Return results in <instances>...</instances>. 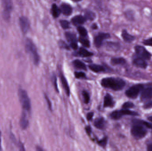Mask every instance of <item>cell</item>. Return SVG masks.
<instances>
[{"label": "cell", "instance_id": "cell-1", "mask_svg": "<svg viewBox=\"0 0 152 151\" xmlns=\"http://www.w3.org/2000/svg\"><path fill=\"white\" fill-rule=\"evenodd\" d=\"M101 85L104 87L118 91L123 89L126 85V82L120 78L109 77L102 79Z\"/></svg>", "mask_w": 152, "mask_h": 151}, {"label": "cell", "instance_id": "cell-2", "mask_svg": "<svg viewBox=\"0 0 152 151\" xmlns=\"http://www.w3.org/2000/svg\"><path fill=\"white\" fill-rule=\"evenodd\" d=\"M26 49L32 57L34 64L38 65L40 62V56L37 52L36 47L30 39H27L26 40Z\"/></svg>", "mask_w": 152, "mask_h": 151}, {"label": "cell", "instance_id": "cell-3", "mask_svg": "<svg viewBox=\"0 0 152 151\" xmlns=\"http://www.w3.org/2000/svg\"><path fill=\"white\" fill-rule=\"evenodd\" d=\"M18 95L20 103L24 111H29L31 108V102L26 91L20 89L19 90Z\"/></svg>", "mask_w": 152, "mask_h": 151}, {"label": "cell", "instance_id": "cell-4", "mask_svg": "<svg viewBox=\"0 0 152 151\" xmlns=\"http://www.w3.org/2000/svg\"><path fill=\"white\" fill-rule=\"evenodd\" d=\"M131 132L134 137L137 139H140L145 137L147 134V131L142 124L138 123L132 127Z\"/></svg>", "mask_w": 152, "mask_h": 151}, {"label": "cell", "instance_id": "cell-5", "mask_svg": "<svg viewBox=\"0 0 152 151\" xmlns=\"http://www.w3.org/2000/svg\"><path fill=\"white\" fill-rule=\"evenodd\" d=\"M3 7V17L6 21H9L10 18L11 13L12 9V0H1Z\"/></svg>", "mask_w": 152, "mask_h": 151}, {"label": "cell", "instance_id": "cell-6", "mask_svg": "<svg viewBox=\"0 0 152 151\" xmlns=\"http://www.w3.org/2000/svg\"><path fill=\"white\" fill-rule=\"evenodd\" d=\"M144 87V86L142 84H137L130 87L126 91V95L127 96L131 98H136L139 93Z\"/></svg>", "mask_w": 152, "mask_h": 151}, {"label": "cell", "instance_id": "cell-7", "mask_svg": "<svg viewBox=\"0 0 152 151\" xmlns=\"http://www.w3.org/2000/svg\"><path fill=\"white\" fill-rule=\"evenodd\" d=\"M124 115H132L137 116L138 113L136 112L129 111L127 109H124L120 111H114L110 114L112 118L114 120H118L121 118Z\"/></svg>", "mask_w": 152, "mask_h": 151}, {"label": "cell", "instance_id": "cell-8", "mask_svg": "<svg viewBox=\"0 0 152 151\" xmlns=\"http://www.w3.org/2000/svg\"><path fill=\"white\" fill-rule=\"evenodd\" d=\"M136 54L145 60H150L151 58L152 54L143 46L136 45L134 47Z\"/></svg>", "mask_w": 152, "mask_h": 151}, {"label": "cell", "instance_id": "cell-9", "mask_svg": "<svg viewBox=\"0 0 152 151\" xmlns=\"http://www.w3.org/2000/svg\"><path fill=\"white\" fill-rule=\"evenodd\" d=\"M110 37V35L108 33H99L94 38V43L97 48H99L102 45L104 41Z\"/></svg>", "mask_w": 152, "mask_h": 151}, {"label": "cell", "instance_id": "cell-10", "mask_svg": "<svg viewBox=\"0 0 152 151\" xmlns=\"http://www.w3.org/2000/svg\"><path fill=\"white\" fill-rule=\"evenodd\" d=\"M19 25L22 33H27L30 28V23L27 18L24 16L20 17L19 18Z\"/></svg>", "mask_w": 152, "mask_h": 151}, {"label": "cell", "instance_id": "cell-11", "mask_svg": "<svg viewBox=\"0 0 152 151\" xmlns=\"http://www.w3.org/2000/svg\"><path fill=\"white\" fill-rule=\"evenodd\" d=\"M65 36L68 41L70 43V47L74 50H77L78 48L77 38L75 34L71 32H66Z\"/></svg>", "mask_w": 152, "mask_h": 151}, {"label": "cell", "instance_id": "cell-12", "mask_svg": "<svg viewBox=\"0 0 152 151\" xmlns=\"http://www.w3.org/2000/svg\"><path fill=\"white\" fill-rule=\"evenodd\" d=\"M133 62L136 66L143 69H145L148 65L145 59L138 56L134 57Z\"/></svg>", "mask_w": 152, "mask_h": 151}, {"label": "cell", "instance_id": "cell-13", "mask_svg": "<svg viewBox=\"0 0 152 151\" xmlns=\"http://www.w3.org/2000/svg\"><path fill=\"white\" fill-rule=\"evenodd\" d=\"M121 37L124 41L127 43H131L135 40L136 37L130 34L126 29H123L121 32Z\"/></svg>", "mask_w": 152, "mask_h": 151}, {"label": "cell", "instance_id": "cell-14", "mask_svg": "<svg viewBox=\"0 0 152 151\" xmlns=\"http://www.w3.org/2000/svg\"><path fill=\"white\" fill-rule=\"evenodd\" d=\"M152 98V88L147 87L143 89L141 95V100L142 101H146Z\"/></svg>", "mask_w": 152, "mask_h": 151}, {"label": "cell", "instance_id": "cell-15", "mask_svg": "<svg viewBox=\"0 0 152 151\" xmlns=\"http://www.w3.org/2000/svg\"><path fill=\"white\" fill-rule=\"evenodd\" d=\"M60 9L61 12L66 16H70L73 12L72 7L68 4H62Z\"/></svg>", "mask_w": 152, "mask_h": 151}, {"label": "cell", "instance_id": "cell-16", "mask_svg": "<svg viewBox=\"0 0 152 151\" xmlns=\"http://www.w3.org/2000/svg\"><path fill=\"white\" fill-rule=\"evenodd\" d=\"M86 19L81 15H77L72 18L71 22L75 26H80L86 22Z\"/></svg>", "mask_w": 152, "mask_h": 151}, {"label": "cell", "instance_id": "cell-17", "mask_svg": "<svg viewBox=\"0 0 152 151\" xmlns=\"http://www.w3.org/2000/svg\"><path fill=\"white\" fill-rule=\"evenodd\" d=\"M60 77L61 80L62 86H63V88L65 90V92H66V94L68 96H69L70 93V89H69L67 81L66 78H65V76L61 73L60 74Z\"/></svg>", "mask_w": 152, "mask_h": 151}, {"label": "cell", "instance_id": "cell-18", "mask_svg": "<svg viewBox=\"0 0 152 151\" xmlns=\"http://www.w3.org/2000/svg\"><path fill=\"white\" fill-rule=\"evenodd\" d=\"M114 105V102L112 97L110 94H106L104 96V107L105 108L113 107Z\"/></svg>", "mask_w": 152, "mask_h": 151}, {"label": "cell", "instance_id": "cell-19", "mask_svg": "<svg viewBox=\"0 0 152 151\" xmlns=\"http://www.w3.org/2000/svg\"><path fill=\"white\" fill-rule=\"evenodd\" d=\"M94 125L96 128L103 129L105 127L106 122L103 118L100 117V118H97L95 120Z\"/></svg>", "mask_w": 152, "mask_h": 151}, {"label": "cell", "instance_id": "cell-20", "mask_svg": "<svg viewBox=\"0 0 152 151\" xmlns=\"http://www.w3.org/2000/svg\"><path fill=\"white\" fill-rule=\"evenodd\" d=\"M20 124V126L23 129H26L28 127L29 122L25 112H23L21 114Z\"/></svg>", "mask_w": 152, "mask_h": 151}, {"label": "cell", "instance_id": "cell-21", "mask_svg": "<svg viewBox=\"0 0 152 151\" xmlns=\"http://www.w3.org/2000/svg\"><path fill=\"white\" fill-rule=\"evenodd\" d=\"M125 17L128 21L134 22L135 20V15L134 10L130 9L126 10L124 12Z\"/></svg>", "mask_w": 152, "mask_h": 151}, {"label": "cell", "instance_id": "cell-22", "mask_svg": "<svg viewBox=\"0 0 152 151\" xmlns=\"http://www.w3.org/2000/svg\"><path fill=\"white\" fill-rule=\"evenodd\" d=\"M88 67L91 71L95 73L102 72L105 71V69L103 66L100 65L95 64L89 65L88 66Z\"/></svg>", "mask_w": 152, "mask_h": 151}, {"label": "cell", "instance_id": "cell-23", "mask_svg": "<svg viewBox=\"0 0 152 151\" xmlns=\"http://www.w3.org/2000/svg\"><path fill=\"white\" fill-rule=\"evenodd\" d=\"M111 63L113 65H123L126 63V60L124 58H113L111 60Z\"/></svg>", "mask_w": 152, "mask_h": 151}, {"label": "cell", "instance_id": "cell-24", "mask_svg": "<svg viewBox=\"0 0 152 151\" xmlns=\"http://www.w3.org/2000/svg\"><path fill=\"white\" fill-rule=\"evenodd\" d=\"M78 54L80 56L83 57H88L94 55L93 53L87 50L86 49L83 48H80L78 51Z\"/></svg>", "mask_w": 152, "mask_h": 151}, {"label": "cell", "instance_id": "cell-25", "mask_svg": "<svg viewBox=\"0 0 152 151\" xmlns=\"http://www.w3.org/2000/svg\"><path fill=\"white\" fill-rule=\"evenodd\" d=\"M51 12L53 16L54 17L57 18L60 15L61 11L60 9L55 4H53L52 6Z\"/></svg>", "mask_w": 152, "mask_h": 151}, {"label": "cell", "instance_id": "cell-26", "mask_svg": "<svg viewBox=\"0 0 152 151\" xmlns=\"http://www.w3.org/2000/svg\"><path fill=\"white\" fill-rule=\"evenodd\" d=\"M73 64L74 66L78 69H82V70H86V64L78 60V59H76L73 61Z\"/></svg>", "mask_w": 152, "mask_h": 151}, {"label": "cell", "instance_id": "cell-27", "mask_svg": "<svg viewBox=\"0 0 152 151\" xmlns=\"http://www.w3.org/2000/svg\"><path fill=\"white\" fill-rule=\"evenodd\" d=\"M85 18L87 20H93L96 17L95 14L90 11H86L85 13Z\"/></svg>", "mask_w": 152, "mask_h": 151}, {"label": "cell", "instance_id": "cell-28", "mask_svg": "<svg viewBox=\"0 0 152 151\" xmlns=\"http://www.w3.org/2000/svg\"><path fill=\"white\" fill-rule=\"evenodd\" d=\"M79 41L84 47L86 48H89L90 47V42L85 37L82 36L79 37Z\"/></svg>", "mask_w": 152, "mask_h": 151}, {"label": "cell", "instance_id": "cell-29", "mask_svg": "<svg viewBox=\"0 0 152 151\" xmlns=\"http://www.w3.org/2000/svg\"><path fill=\"white\" fill-rule=\"evenodd\" d=\"M77 30L78 32L80 35V36H82V37H85L87 35V31L83 27L79 26L77 28Z\"/></svg>", "mask_w": 152, "mask_h": 151}, {"label": "cell", "instance_id": "cell-30", "mask_svg": "<svg viewBox=\"0 0 152 151\" xmlns=\"http://www.w3.org/2000/svg\"><path fill=\"white\" fill-rule=\"evenodd\" d=\"M108 47L109 48H111L113 50H117L120 47L119 43L117 42H108L107 43Z\"/></svg>", "mask_w": 152, "mask_h": 151}, {"label": "cell", "instance_id": "cell-31", "mask_svg": "<svg viewBox=\"0 0 152 151\" xmlns=\"http://www.w3.org/2000/svg\"><path fill=\"white\" fill-rule=\"evenodd\" d=\"M61 25V27L64 29H68L70 27V23L66 20H61L60 21Z\"/></svg>", "mask_w": 152, "mask_h": 151}, {"label": "cell", "instance_id": "cell-32", "mask_svg": "<svg viewBox=\"0 0 152 151\" xmlns=\"http://www.w3.org/2000/svg\"><path fill=\"white\" fill-rule=\"evenodd\" d=\"M83 97H84V102L85 103L88 104L90 101V96L89 94L87 91H83L82 92Z\"/></svg>", "mask_w": 152, "mask_h": 151}, {"label": "cell", "instance_id": "cell-33", "mask_svg": "<svg viewBox=\"0 0 152 151\" xmlns=\"http://www.w3.org/2000/svg\"><path fill=\"white\" fill-rule=\"evenodd\" d=\"M142 43L145 46L152 47V37H150L148 39H144L142 41Z\"/></svg>", "mask_w": 152, "mask_h": 151}, {"label": "cell", "instance_id": "cell-34", "mask_svg": "<svg viewBox=\"0 0 152 151\" xmlns=\"http://www.w3.org/2000/svg\"><path fill=\"white\" fill-rule=\"evenodd\" d=\"M107 142H108V138L107 137H104L102 139V140L98 142V144L100 146L104 148L106 146L107 144Z\"/></svg>", "mask_w": 152, "mask_h": 151}, {"label": "cell", "instance_id": "cell-35", "mask_svg": "<svg viewBox=\"0 0 152 151\" xmlns=\"http://www.w3.org/2000/svg\"><path fill=\"white\" fill-rule=\"evenodd\" d=\"M75 76L77 79H85L86 78V75L83 72H75Z\"/></svg>", "mask_w": 152, "mask_h": 151}, {"label": "cell", "instance_id": "cell-36", "mask_svg": "<svg viewBox=\"0 0 152 151\" xmlns=\"http://www.w3.org/2000/svg\"><path fill=\"white\" fill-rule=\"evenodd\" d=\"M134 106V105L131 102L125 103L122 105V108L124 109H128L129 108H133Z\"/></svg>", "mask_w": 152, "mask_h": 151}, {"label": "cell", "instance_id": "cell-37", "mask_svg": "<svg viewBox=\"0 0 152 151\" xmlns=\"http://www.w3.org/2000/svg\"><path fill=\"white\" fill-rule=\"evenodd\" d=\"M137 123L142 124V125H144V126H145L149 128L152 129V124H151V123L145 122V121H137Z\"/></svg>", "mask_w": 152, "mask_h": 151}, {"label": "cell", "instance_id": "cell-38", "mask_svg": "<svg viewBox=\"0 0 152 151\" xmlns=\"http://www.w3.org/2000/svg\"><path fill=\"white\" fill-rule=\"evenodd\" d=\"M53 85H54L55 90H56L57 92H58L59 90L58 89V84H57V78H56V75H53Z\"/></svg>", "mask_w": 152, "mask_h": 151}, {"label": "cell", "instance_id": "cell-39", "mask_svg": "<svg viewBox=\"0 0 152 151\" xmlns=\"http://www.w3.org/2000/svg\"><path fill=\"white\" fill-rule=\"evenodd\" d=\"M59 46L62 48H64L65 49H69L68 46V45L65 43V42L63 41H59Z\"/></svg>", "mask_w": 152, "mask_h": 151}, {"label": "cell", "instance_id": "cell-40", "mask_svg": "<svg viewBox=\"0 0 152 151\" xmlns=\"http://www.w3.org/2000/svg\"><path fill=\"white\" fill-rule=\"evenodd\" d=\"M143 107L146 109L152 108V101L147 102L144 105Z\"/></svg>", "mask_w": 152, "mask_h": 151}, {"label": "cell", "instance_id": "cell-41", "mask_svg": "<svg viewBox=\"0 0 152 151\" xmlns=\"http://www.w3.org/2000/svg\"><path fill=\"white\" fill-rule=\"evenodd\" d=\"M45 100H46V102H47V104L48 105V107H49V109L50 110H52V104L51 103L50 101V99H49V98L46 95H45Z\"/></svg>", "mask_w": 152, "mask_h": 151}, {"label": "cell", "instance_id": "cell-42", "mask_svg": "<svg viewBox=\"0 0 152 151\" xmlns=\"http://www.w3.org/2000/svg\"><path fill=\"white\" fill-rule=\"evenodd\" d=\"M94 113L93 112L88 113L87 115V118L88 121H91L93 119L94 116Z\"/></svg>", "mask_w": 152, "mask_h": 151}, {"label": "cell", "instance_id": "cell-43", "mask_svg": "<svg viewBox=\"0 0 152 151\" xmlns=\"http://www.w3.org/2000/svg\"><path fill=\"white\" fill-rule=\"evenodd\" d=\"M86 131L88 134L90 135L91 133V127H90V126H88L86 127Z\"/></svg>", "mask_w": 152, "mask_h": 151}, {"label": "cell", "instance_id": "cell-44", "mask_svg": "<svg viewBox=\"0 0 152 151\" xmlns=\"http://www.w3.org/2000/svg\"><path fill=\"white\" fill-rule=\"evenodd\" d=\"M92 29H94V30H96V29H97V28H98V27H97V25L96 24H94L92 26Z\"/></svg>", "mask_w": 152, "mask_h": 151}, {"label": "cell", "instance_id": "cell-45", "mask_svg": "<svg viewBox=\"0 0 152 151\" xmlns=\"http://www.w3.org/2000/svg\"><path fill=\"white\" fill-rule=\"evenodd\" d=\"M1 150V133L0 130V150Z\"/></svg>", "mask_w": 152, "mask_h": 151}, {"label": "cell", "instance_id": "cell-46", "mask_svg": "<svg viewBox=\"0 0 152 151\" xmlns=\"http://www.w3.org/2000/svg\"><path fill=\"white\" fill-rule=\"evenodd\" d=\"M147 150L148 151H152V145H149L147 148Z\"/></svg>", "mask_w": 152, "mask_h": 151}, {"label": "cell", "instance_id": "cell-47", "mask_svg": "<svg viewBox=\"0 0 152 151\" xmlns=\"http://www.w3.org/2000/svg\"><path fill=\"white\" fill-rule=\"evenodd\" d=\"M148 120L152 122V117H150L148 118Z\"/></svg>", "mask_w": 152, "mask_h": 151}, {"label": "cell", "instance_id": "cell-48", "mask_svg": "<svg viewBox=\"0 0 152 151\" xmlns=\"http://www.w3.org/2000/svg\"><path fill=\"white\" fill-rule=\"evenodd\" d=\"M72 1H74L78 2L80 1H81V0H72Z\"/></svg>", "mask_w": 152, "mask_h": 151}]
</instances>
